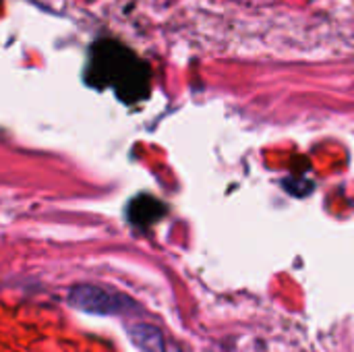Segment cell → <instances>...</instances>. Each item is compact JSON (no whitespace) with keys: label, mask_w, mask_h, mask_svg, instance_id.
<instances>
[{"label":"cell","mask_w":354,"mask_h":352,"mask_svg":"<svg viewBox=\"0 0 354 352\" xmlns=\"http://www.w3.org/2000/svg\"><path fill=\"white\" fill-rule=\"evenodd\" d=\"M129 338L141 352H166L164 336L156 326H147V324L131 326Z\"/></svg>","instance_id":"3"},{"label":"cell","mask_w":354,"mask_h":352,"mask_svg":"<svg viewBox=\"0 0 354 352\" xmlns=\"http://www.w3.org/2000/svg\"><path fill=\"white\" fill-rule=\"evenodd\" d=\"M164 214V205L153 197H135L129 205V220L137 226H147Z\"/></svg>","instance_id":"4"},{"label":"cell","mask_w":354,"mask_h":352,"mask_svg":"<svg viewBox=\"0 0 354 352\" xmlns=\"http://www.w3.org/2000/svg\"><path fill=\"white\" fill-rule=\"evenodd\" d=\"M68 303L89 315H122L133 311L135 303L120 295V293H110L102 286L93 284H79L68 293Z\"/></svg>","instance_id":"2"},{"label":"cell","mask_w":354,"mask_h":352,"mask_svg":"<svg viewBox=\"0 0 354 352\" xmlns=\"http://www.w3.org/2000/svg\"><path fill=\"white\" fill-rule=\"evenodd\" d=\"M89 71L95 75L100 87L114 85L124 102H135L147 93V66L120 44H97L91 52Z\"/></svg>","instance_id":"1"}]
</instances>
